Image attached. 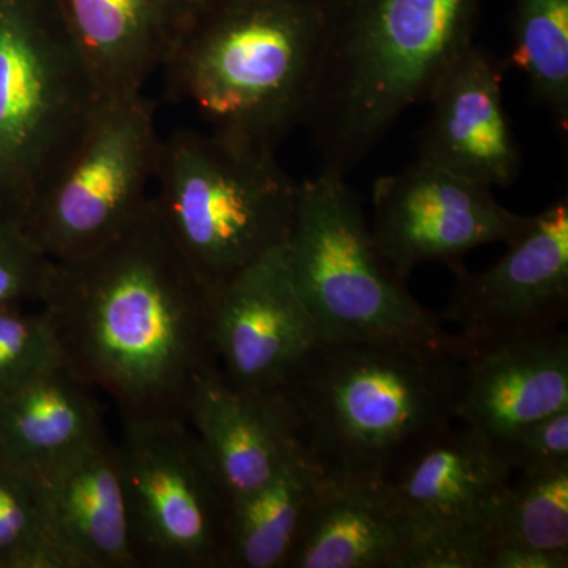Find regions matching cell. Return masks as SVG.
<instances>
[{
  "label": "cell",
  "instance_id": "cell-3",
  "mask_svg": "<svg viewBox=\"0 0 568 568\" xmlns=\"http://www.w3.org/2000/svg\"><path fill=\"white\" fill-rule=\"evenodd\" d=\"M484 0H331L312 110L323 170L347 175L476 44Z\"/></svg>",
  "mask_w": 568,
  "mask_h": 568
},
{
  "label": "cell",
  "instance_id": "cell-19",
  "mask_svg": "<svg viewBox=\"0 0 568 568\" xmlns=\"http://www.w3.org/2000/svg\"><path fill=\"white\" fill-rule=\"evenodd\" d=\"M414 548L386 485L323 474L284 568H409Z\"/></svg>",
  "mask_w": 568,
  "mask_h": 568
},
{
  "label": "cell",
  "instance_id": "cell-18",
  "mask_svg": "<svg viewBox=\"0 0 568 568\" xmlns=\"http://www.w3.org/2000/svg\"><path fill=\"white\" fill-rule=\"evenodd\" d=\"M205 0H55L70 36L110 99L142 93Z\"/></svg>",
  "mask_w": 568,
  "mask_h": 568
},
{
  "label": "cell",
  "instance_id": "cell-23",
  "mask_svg": "<svg viewBox=\"0 0 568 568\" xmlns=\"http://www.w3.org/2000/svg\"><path fill=\"white\" fill-rule=\"evenodd\" d=\"M0 568H73L48 530L36 467L2 454Z\"/></svg>",
  "mask_w": 568,
  "mask_h": 568
},
{
  "label": "cell",
  "instance_id": "cell-9",
  "mask_svg": "<svg viewBox=\"0 0 568 568\" xmlns=\"http://www.w3.org/2000/svg\"><path fill=\"white\" fill-rule=\"evenodd\" d=\"M163 138L142 93L114 97L22 223L52 261L92 252L125 231L152 196Z\"/></svg>",
  "mask_w": 568,
  "mask_h": 568
},
{
  "label": "cell",
  "instance_id": "cell-4",
  "mask_svg": "<svg viewBox=\"0 0 568 568\" xmlns=\"http://www.w3.org/2000/svg\"><path fill=\"white\" fill-rule=\"evenodd\" d=\"M331 0H205L164 63L209 132L275 152L305 125Z\"/></svg>",
  "mask_w": 568,
  "mask_h": 568
},
{
  "label": "cell",
  "instance_id": "cell-22",
  "mask_svg": "<svg viewBox=\"0 0 568 568\" xmlns=\"http://www.w3.org/2000/svg\"><path fill=\"white\" fill-rule=\"evenodd\" d=\"M507 67L521 71L530 97L568 132V0H517Z\"/></svg>",
  "mask_w": 568,
  "mask_h": 568
},
{
  "label": "cell",
  "instance_id": "cell-20",
  "mask_svg": "<svg viewBox=\"0 0 568 568\" xmlns=\"http://www.w3.org/2000/svg\"><path fill=\"white\" fill-rule=\"evenodd\" d=\"M104 435L92 387L65 365L0 392V454L39 466Z\"/></svg>",
  "mask_w": 568,
  "mask_h": 568
},
{
  "label": "cell",
  "instance_id": "cell-10",
  "mask_svg": "<svg viewBox=\"0 0 568 568\" xmlns=\"http://www.w3.org/2000/svg\"><path fill=\"white\" fill-rule=\"evenodd\" d=\"M514 474L495 444L465 425L407 458L384 485L416 538L413 567L487 568Z\"/></svg>",
  "mask_w": 568,
  "mask_h": 568
},
{
  "label": "cell",
  "instance_id": "cell-7",
  "mask_svg": "<svg viewBox=\"0 0 568 568\" xmlns=\"http://www.w3.org/2000/svg\"><path fill=\"white\" fill-rule=\"evenodd\" d=\"M347 175L321 170L298 183L290 274L324 339L428 345L467 357L474 347L418 304L377 250Z\"/></svg>",
  "mask_w": 568,
  "mask_h": 568
},
{
  "label": "cell",
  "instance_id": "cell-12",
  "mask_svg": "<svg viewBox=\"0 0 568 568\" xmlns=\"http://www.w3.org/2000/svg\"><path fill=\"white\" fill-rule=\"evenodd\" d=\"M487 271L454 268L457 287L440 313L473 347L556 331L568 317V197L530 215Z\"/></svg>",
  "mask_w": 568,
  "mask_h": 568
},
{
  "label": "cell",
  "instance_id": "cell-27",
  "mask_svg": "<svg viewBox=\"0 0 568 568\" xmlns=\"http://www.w3.org/2000/svg\"><path fill=\"white\" fill-rule=\"evenodd\" d=\"M493 444L517 474L568 465V409L519 426Z\"/></svg>",
  "mask_w": 568,
  "mask_h": 568
},
{
  "label": "cell",
  "instance_id": "cell-13",
  "mask_svg": "<svg viewBox=\"0 0 568 568\" xmlns=\"http://www.w3.org/2000/svg\"><path fill=\"white\" fill-rule=\"evenodd\" d=\"M211 327L220 372L245 390H282L324 339L284 246L211 294Z\"/></svg>",
  "mask_w": 568,
  "mask_h": 568
},
{
  "label": "cell",
  "instance_id": "cell-17",
  "mask_svg": "<svg viewBox=\"0 0 568 568\" xmlns=\"http://www.w3.org/2000/svg\"><path fill=\"white\" fill-rule=\"evenodd\" d=\"M568 409V334L562 328L474 347L465 358L457 420L491 443Z\"/></svg>",
  "mask_w": 568,
  "mask_h": 568
},
{
  "label": "cell",
  "instance_id": "cell-6",
  "mask_svg": "<svg viewBox=\"0 0 568 568\" xmlns=\"http://www.w3.org/2000/svg\"><path fill=\"white\" fill-rule=\"evenodd\" d=\"M110 97L55 0H0V224H21Z\"/></svg>",
  "mask_w": 568,
  "mask_h": 568
},
{
  "label": "cell",
  "instance_id": "cell-28",
  "mask_svg": "<svg viewBox=\"0 0 568 568\" xmlns=\"http://www.w3.org/2000/svg\"><path fill=\"white\" fill-rule=\"evenodd\" d=\"M568 555L549 552L545 549L514 544V541H495L487 551V568H567Z\"/></svg>",
  "mask_w": 568,
  "mask_h": 568
},
{
  "label": "cell",
  "instance_id": "cell-25",
  "mask_svg": "<svg viewBox=\"0 0 568 568\" xmlns=\"http://www.w3.org/2000/svg\"><path fill=\"white\" fill-rule=\"evenodd\" d=\"M58 365L61 351L43 313L0 308V392Z\"/></svg>",
  "mask_w": 568,
  "mask_h": 568
},
{
  "label": "cell",
  "instance_id": "cell-24",
  "mask_svg": "<svg viewBox=\"0 0 568 568\" xmlns=\"http://www.w3.org/2000/svg\"><path fill=\"white\" fill-rule=\"evenodd\" d=\"M495 541L568 555V465L518 473L500 508Z\"/></svg>",
  "mask_w": 568,
  "mask_h": 568
},
{
  "label": "cell",
  "instance_id": "cell-21",
  "mask_svg": "<svg viewBox=\"0 0 568 568\" xmlns=\"http://www.w3.org/2000/svg\"><path fill=\"white\" fill-rule=\"evenodd\" d=\"M323 470L297 452L263 487L231 500L223 568H284Z\"/></svg>",
  "mask_w": 568,
  "mask_h": 568
},
{
  "label": "cell",
  "instance_id": "cell-14",
  "mask_svg": "<svg viewBox=\"0 0 568 568\" xmlns=\"http://www.w3.org/2000/svg\"><path fill=\"white\" fill-rule=\"evenodd\" d=\"M506 69L478 44L463 54L429 97L417 160L489 189L517 181L521 153L504 103Z\"/></svg>",
  "mask_w": 568,
  "mask_h": 568
},
{
  "label": "cell",
  "instance_id": "cell-15",
  "mask_svg": "<svg viewBox=\"0 0 568 568\" xmlns=\"http://www.w3.org/2000/svg\"><path fill=\"white\" fill-rule=\"evenodd\" d=\"M185 420L231 500L263 487L302 448L293 406L282 390L234 387L220 368L197 381Z\"/></svg>",
  "mask_w": 568,
  "mask_h": 568
},
{
  "label": "cell",
  "instance_id": "cell-1",
  "mask_svg": "<svg viewBox=\"0 0 568 568\" xmlns=\"http://www.w3.org/2000/svg\"><path fill=\"white\" fill-rule=\"evenodd\" d=\"M40 304L62 364L108 394L123 420L185 418L197 381L219 368L211 291L152 200L106 244L54 261Z\"/></svg>",
  "mask_w": 568,
  "mask_h": 568
},
{
  "label": "cell",
  "instance_id": "cell-16",
  "mask_svg": "<svg viewBox=\"0 0 568 568\" xmlns=\"http://www.w3.org/2000/svg\"><path fill=\"white\" fill-rule=\"evenodd\" d=\"M33 467L48 530L73 568L136 567L118 450L106 433Z\"/></svg>",
  "mask_w": 568,
  "mask_h": 568
},
{
  "label": "cell",
  "instance_id": "cell-11",
  "mask_svg": "<svg viewBox=\"0 0 568 568\" xmlns=\"http://www.w3.org/2000/svg\"><path fill=\"white\" fill-rule=\"evenodd\" d=\"M373 207V239L402 282L425 263L454 271L467 252L508 244L530 220L504 207L489 186L420 160L377 179Z\"/></svg>",
  "mask_w": 568,
  "mask_h": 568
},
{
  "label": "cell",
  "instance_id": "cell-26",
  "mask_svg": "<svg viewBox=\"0 0 568 568\" xmlns=\"http://www.w3.org/2000/svg\"><path fill=\"white\" fill-rule=\"evenodd\" d=\"M52 265L21 224H0V308L43 301Z\"/></svg>",
  "mask_w": 568,
  "mask_h": 568
},
{
  "label": "cell",
  "instance_id": "cell-8",
  "mask_svg": "<svg viewBox=\"0 0 568 568\" xmlns=\"http://www.w3.org/2000/svg\"><path fill=\"white\" fill-rule=\"evenodd\" d=\"M115 450L136 567L223 568L231 497L189 422L129 418Z\"/></svg>",
  "mask_w": 568,
  "mask_h": 568
},
{
  "label": "cell",
  "instance_id": "cell-5",
  "mask_svg": "<svg viewBox=\"0 0 568 568\" xmlns=\"http://www.w3.org/2000/svg\"><path fill=\"white\" fill-rule=\"evenodd\" d=\"M155 183V211L211 294L286 245L298 183L275 152L178 130L163 138Z\"/></svg>",
  "mask_w": 568,
  "mask_h": 568
},
{
  "label": "cell",
  "instance_id": "cell-2",
  "mask_svg": "<svg viewBox=\"0 0 568 568\" xmlns=\"http://www.w3.org/2000/svg\"><path fill=\"white\" fill-rule=\"evenodd\" d=\"M465 357L428 345L323 339L282 388L324 476L384 484L454 426Z\"/></svg>",
  "mask_w": 568,
  "mask_h": 568
}]
</instances>
